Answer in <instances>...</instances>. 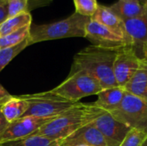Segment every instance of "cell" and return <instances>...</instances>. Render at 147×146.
<instances>
[{
  "mask_svg": "<svg viewBox=\"0 0 147 146\" xmlns=\"http://www.w3.org/2000/svg\"><path fill=\"white\" fill-rule=\"evenodd\" d=\"M104 110L93 103L78 102L41 126L34 133L53 140H63L78 129L92 123Z\"/></svg>",
  "mask_w": 147,
  "mask_h": 146,
  "instance_id": "1",
  "label": "cell"
},
{
  "mask_svg": "<svg viewBox=\"0 0 147 146\" xmlns=\"http://www.w3.org/2000/svg\"><path fill=\"white\" fill-rule=\"evenodd\" d=\"M118 50L88 46L73 58L70 72L83 71L94 77L102 87L108 89L118 86L114 75V62Z\"/></svg>",
  "mask_w": 147,
  "mask_h": 146,
  "instance_id": "2",
  "label": "cell"
},
{
  "mask_svg": "<svg viewBox=\"0 0 147 146\" xmlns=\"http://www.w3.org/2000/svg\"><path fill=\"white\" fill-rule=\"evenodd\" d=\"M90 20V17L74 12L67 18L58 22L31 26L30 34L28 39V46L52 40L71 37L84 38L85 27Z\"/></svg>",
  "mask_w": 147,
  "mask_h": 146,
  "instance_id": "3",
  "label": "cell"
},
{
  "mask_svg": "<svg viewBox=\"0 0 147 146\" xmlns=\"http://www.w3.org/2000/svg\"><path fill=\"white\" fill-rule=\"evenodd\" d=\"M28 102V108L23 117L32 116L44 119H53L78 102H71L53 93L51 90L22 96Z\"/></svg>",
  "mask_w": 147,
  "mask_h": 146,
  "instance_id": "4",
  "label": "cell"
},
{
  "mask_svg": "<svg viewBox=\"0 0 147 146\" xmlns=\"http://www.w3.org/2000/svg\"><path fill=\"white\" fill-rule=\"evenodd\" d=\"M103 89L90 75L83 71L70 72L67 78L51 91L71 102H78L84 97L97 95Z\"/></svg>",
  "mask_w": 147,
  "mask_h": 146,
  "instance_id": "5",
  "label": "cell"
},
{
  "mask_svg": "<svg viewBox=\"0 0 147 146\" xmlns=\"http://www.w3.org/2000/svg\"><path fill=\"white\" fill-rule=\"evenodd\" d=\"M109 113L130 128L138 129L147 133V100L126 91L119 107Z\"/></svg>",
  "mask_w": 147,
  "mask_h": 146,
  "instance_id": "6",
  "label": "cell"
},
{
  "mask_svg": "<svg viewBox=\"0 0 147 146\" xmlns=\"http://www.w3.org/2000/svg\"><path fill=\"white\" fill-rule=\"evenodd\" d=\"M84 38L90 41L92 46L106 49L118 50L123 46L133 45L130 38L117 34L91 17L85 27Z\"/></svg>",
  "mask_w": 147,
  "mask_h": 146,
  "instance_id": "7",
  "label": "cell"
},
{
  "mask_svg": "<svg viewBox=\"0 0 147 146\" xmlns=\"http://www.w3.org/2000/svg\"><path fill=\"white\" fill-rule=\"evenodd\" d=\"M142 59L132 45L118 49L114 62V75L116 83L124 87L140 66Z\"/></svg>",
  "mask_w": 147,
  "mask_h": 146,
  "instance_id": "8",
  "label": "cell"
},
{
  "mask_svg": "<svg viewBox=\"0 0 147 146\" xmlns=\"http://www.w3.org/2000/svg\"><path fill=\"white\" fill-rule=\"evenodd\" d=\"M91 124L102 133L107 146H120L128 132L132 129L115 119L107 111H104Z\"/></svg>",
  "mask_w": 147,
  "mask_h": 146,
  "instance_id": "9",
  "label": "cell"
},
{
  "mask_svg": "<svg viewBox=\"0 0 147 146\" xmlns=\"http://www.w3.org/2000/svg\"><path fill=\"white\" fill-rule=\"evenodd\" d=\"M52 119L37 118L32 116L22 117L10 123L0 135V143L27 138L34 134L37 130Z\"/></svg>",
  "mask_w": 147,
  "mask_h": 146,
  "instance_id": "10",
  "label": "cell"
},
{
  "mask_svg": "<svg viewBox=\"0 0 147 146\" xmlns=\"http://www.w3.org/2000/svg\"><path fill=\"white\" fill-rule=\"evenodd\" d=\"M107 146L102 133L90 123L60 141L59 146Z\"/></svg>",
  "mask_w": 147,
  "mask_h": 146,
  "instance_id": "11",
  "label": "cell"
},
{
  "mask_svg": "<svg viewBox=\"0 0 147 146\" xmlns=\"http://www.w3.org/2000/svg\"><path fill=\"white\" fill-rule=\"evenodd\" d=\"M124 24L132 40V46L138 55L143 59V53L147 46V11L139 17L124 21Z\"/></svg>",
  "mask_w": 147,
  "mask_h": 146,
  "instance_id": "12",
  "label": "cell"
},
{
  "mask_svg": "<svg viewBox=\"0 0 147 146\" xmlns=\"http://www.w3.org/2000/svg\"><path fill=\"white\" fill-rule=\"evenodd\" d=\"M109 8L123 21L134 19L144 15L147 11V1L118 0Z\"/></svg>",
  "mask_w": 147,
  "mask_h": 146,
  "instance_id": "13",
  "label": "cell"
},
{
  "mask_svg": "<svg viewBox=\"0 0 147 146\" xmlns=\"http://www.w3.org/2000/svg\"><path fill=\"white\" fill-rule=\"evenodd\" d=\"M95 21L105 25L106 27L109 28L110 29L114 30L117 34L123 35L125 37H129L127 33L124 21L121 20L110 8L109 6H105L99 4L97 10L91 17ZM131 39V38H130Z\"/></svg>",
  "mask_w": 147,
  "mask_h": 146,
  "instance_id": "14",
  "label": "cell"
},
{
  "mask_svg": "<svg viewBox=\"0 0 147 146\" xmlns=\"http://www.w3.org/2000/svg\"><path fill=\"white\" fill-rule=\"evenodd\" d=\"M125 93V89L120 86L103 89L96 95L97 99L94 102V104L104 111L110 112L119 107Z\"/></svg>",
  "mask_w": 147,
  "mask_h": 146,
  "instance_id": "15",
  "label": "cell"
},
{
  "mask_svg": "<svg viewBox=\"0 0 147 146\" xmlns=\"http://www.w3.org/2000/svg\"><path fill=\"white\" fill-rule=\"evenodd\" d=\"M28 108V104L22 96H9L3 101L1 110L6 120L10 124L23 117Z\"/></svg>",
  "mask_w": 147,
  "mask_h": 146,
  "instance_id": "16",
  "label": "cell"
},
{
  "mask_svg": "<svg viewBox=\"0 0 147 146\" xmlns=\"http://www.w3.org/2000/svg\"><path fill=\"white\" fill-rule=\"evenodd\" d=\"M134 96L147 100V60L142 59L141 64L134 77L123 87Z\"/></svg>",
  "mask_w": 147,
  "mask_h": 146,
  "instance_id": "17",
  "label": "cell"
},
{
  "mask_svg": "<svg viewBox=\"0 0 147 146\" xmlns=\"http://www.w3.org/2000/svg\"><path fill=\"white\" fill-rule=\"evenodd\" d=\"M32 23V15L29 11L8 17L0 24V37L16 32Z\"/></svg>",
  "mask_w": 147,
  "mask_h": 146,
  "instance_id": "18",
  "label": "cell"
},
{
  "mask_svg": "<svg viewBox=\"0 0 147 146\" xmlns=\"http://www.w3.org/2000/svg\"><path fill=\"white\" fill-rule=\"evenodd\" d=\"M59 140H53L42 136L33 134L27 138L0 143V146H59Z\"/></svg>",
  "mask_w": 147,
  "mask_h": 146,
  "instance_id": "19",
  "label": "cell"
},
{
  "mask_svg": "<svg viewBox=\"0 0 147 146\" xmlns=\"http://www.w3.org/2000/svg\"><path fill=\"white\" fill-rule=\"evenodd\" d=\"M31 25H28L16 32H13L5 36L0 37V48L16 46L28 39L30 34Z\"/></svg>",
  "mask_w": 147,
  "mask_h": 146,
  "instance_id": "20",
  "label": "cell"
},
{
  "mask_svg": "<svg viewBox=\"0 0 147 146\" xmlns=\"http://www.w3.org/2000/svg\"><path fill=\"white\" fill-rule=\"evenodd\" d=\"M27 46H28V40L16 46L0 48V72L16 55H18Z\"/></svg>",
  "mask_w": 147,
  "mask_h": 146,
  "instance_id": "21",
  "label": "cell"
},
{
  "mask_svg": "<svg viewBox=\"0 0 147 146\" xmlns=\"http://www.w3.org/2000/svg\"><path fill=\"white\" fill-rule=\"evenodd\" d=\"M75 12L79 15L92 17L99 6L97 0H73Z\"/></svg>",
  "mask_w": 147,
  "mask_h": 146,
  "instance_id": "22",
  "label": "cell"
},
{
  "mask_svg": "<svg viewBox=\"0 0 147 146\" xmlns=\"http://www.w3.org/2000/svg\"><path fill=\"white\" fill-rule=\"evenodd\" d=\"M146 140V133L132 128L128 132L120 146H141Z\"/></svg>",
  "mask_w": 147,
  "mask_h": 146,
  "instance_id": "23",
  "label": "cell"
},
{
  "mask_svg": "<svg viewBox=\"0 0 147 146\" xmlns=\"http://www.w3.org/2000/svg\"><path fill=\"white\" fill-rule=\"evenodd\" d=\"M8 3V17H11L21 13L28 12V0H7Z\"/></svg>",
  "mask_w": 147,
  "mask_h": 146,
  "instance_id": "24",
  "label": "cell"
},
{
  "mask_svg": "<svg viewBox=\"0 0 147 146\" xmlns=\"http://www.w3.org/2000/svg\"><path fill=\"white\" fill-rule=\"evenodd\" d=\"M8 18V3L7 1L0 4V24Z\"/></svg>",
  "mask_w": 147,
  "mask_h": 146,
  "instance_id": "25",
  "label": "cell"
},
{
  "mask_svg": "<svg viewBox=\"0 0 147 146\" xmlns=\"http://www.w3.org/2000/svg\"><path fill=\"white\" fill-rule=\"evenodd\" d=\"M6 99V98H5ZM3 101L0 102V135L5 131V129L9 126V123L6 120V119L4 118L3 113H2V110H1V106H2V102Z\"/></svg>",
  "mask_w": 147,
  "mask_h": 146,
  "instance_id": "26",
  "label": "cell"
},
{
  "mask_svg": "<svg viewBox=\"0 0 147 146\" xmlns=\"http://www.w3.org/2000/svg\"><path fill=\"white\" fill-rule=\"evenodd\" d=\"M10 95L8 93V91L2 86V84L0 83V102L4 100L5 98L9 97Z\"/></svg>",
  "mask_w": 147,
  "mask_h": 146,
  "instance_id": "27",
  "label": "cell"
},
{
  "mask_svg": "<svg viewBox=\"0 0 147 146\" xmlns=\"http://www.w3.org/2000/svg\"><path fill=\"white\" fill-rule=\"evenodd\" d=\"M143 59H146L147 60V46L146 47L145 51H144V53H143Z\"/></svg>",
  "mask_w": 147,
  "mask_h": 146,
  "instance_id": "28",
  "label": "cell"
},
{
  "mask_svg": "<svg viewBox=\"0 0 147 146\" xmlns=\"http://www.w3.org/2000/svg\"><path fill=\"white\" fill-rule=\"evenodd\" d=\"M6 1H7V0H0V4H1V3H5Z\"/></svg>",
  "mask_w": 147,
  "mask_h": 146,
  "instance_id": "29",
  "label": "cell"
},
{
  "mask_svg": "<svg viewBox=\"0 0 147 146\" xmlns=\"http://www.w3.org/2000/svg\"><path fill=\"white\" fill-rule=\"evenodd\" d=\"M141 146H147V140L146 141V142H145V143H144V144H143V145H142Z\"/></svg>",
  "mask_w": 147,
  "mask_h": 146,
  "instance_id": "30",
  "label": "cell"
},
{
  "mask_svg": "<svg viewBox=\"0 0 147 146\" xmlns=\"http://www.w3.org/2000/svg\"><path fill=\"white\" fill-rule=\"evenodd\" d=\"M138 1H141V2H146L147 0H138Z\"/></svg>",
  "mask_w": 147,
  "mask_h": 146,
  "instance_id": "31",
  "label": "cell"
},
{
  "mask_svg": "<svg viewBox=\"0 0 147 146\" xmlns=\"http://www.w3.org/2000/svg\"><path fill=\"white\" fill-rule=\"evenodd\" d=\"M81 146H84V145H81Z\"/></svg>",
  "mask_w": 147,
  "mask_h": 146,
  "instance_id": "32",
  "label": "cell"
}]
</instances>
